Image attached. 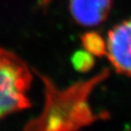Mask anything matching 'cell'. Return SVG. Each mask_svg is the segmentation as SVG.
<instances>
[{
	"label": "cell",
	"instance_id": "cell-1",
	"mask_svg": "<svg viewBox=\"0 0 131 131\" xmlns=\"http://www.w3.org/2000/svg\"><path fill=\"white\" fill-rule=\"evenodd\" d=\"M35 72L43 83L45 102L41 113L26 124L25 130H78L107 117L103 113H95L89 104L94 89L108 78L107 68L66 88H57L52 79L37 70Z\"/></svg>",
	"mask_w": 131,
	"mask_h": 131
},
{
	"label": "cell",
	"instance_id": "cell-2",
	"mask_svg": "<svg viewBox=\"0 0 131 131\" xmlns=\"http://www.w3.org/2000/svg\"><path fill=\"white\" fill-rule=\"evenodd\" d=\"M33 77L18 56L0 47V119L31 106L27 96Z\"/></svg>",
	"mask_w": 131,
	"mask_h": 131
},
{
	"label": "cell",
	"instance_id": "cell-3",
	"mask_svg": "<svg viewBox=\"0 0 131 131\" xmlns=\"http://www.w3.org/2000/svg\"><path fill=\"white\" fill-rule=\"evenodd\" d=\"M106 57L114 69L131 77V18L112 27L107 33Z\"/></svg>",
	"mask_w": 131,
	"mask_h": 131
},
{
	"label": "cell",
	"instance_id": "cell-4",
	"mask_svg": "<svg viewBox=\"0 0 131 131\" xmlns=\"http://www.w3.org/2000/svg\"><path fill=\"white\" fill-rule=\"evenodd\" d=\"M112 0H69V10L78 24L95 27L103 23L109 15Z\"/></svg>",
	"mask_w": 131,
	"mask_h": 131
},
{
	"label": "cell",
	"instance_id": "cell-5",
	"mask_svg": "<svg viewBox=\"0 0 131 131\" xmlns=\"http://www.w3.org/2000/svg\"><path fill=\"white\" fill-rule=\"evenodd\" d=\"M80 39H81L82 46L85 50L94 57H102L106 55V40L97 32H95V31L86 32L81 36Z\"/></svg>",
	"mask_w": 131,
	"mask_h": 131
},
{
	"label": "cell",
	"instance_id": "cell-6",
	"mask_svg": "<svg viewBox=\"0 0 131 131\" xmlns=\"http://www.w3.org/2000/svg\"><path fill=\"white\" fill-rule=\"evenodd\" d=\"M73 66L79 71H88L95 63L94 56L88 51L77 52L72 58Z\"/></svg>",
	"mask_w": 131,
	"mask_h": 131
},
{
	"label": "cell",
	"instance_id": "cell-7",
	"mask_svg": "<svg viewBox=\"0 0 131 131\" xmlns=\"http://www.w3.org/2000/svg\"><path fill=\"white\" fill-rule=\"evenodd\" d=\"M51 1L53 0H40V5L42 6H47V5L51 3Z\"/></svg>",
	"mask_w": 131,
	"mask_h": 131
}]
</instances>
